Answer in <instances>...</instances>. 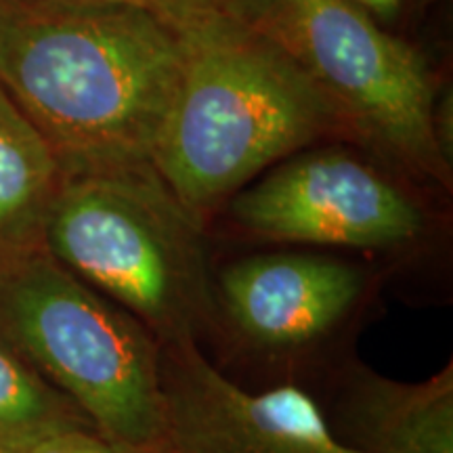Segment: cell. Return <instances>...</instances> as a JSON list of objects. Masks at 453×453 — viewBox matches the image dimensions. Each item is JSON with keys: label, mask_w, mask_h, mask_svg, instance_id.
I'll return each mask as SVG.
<instances>
[{"label": "cell", "mask_w": 453, "mask_h": 453, "mask_svg": "<svg viewBox=\"0 0 453 453\" xmlns=\"http://www.w3.org/2000/svg\"><path fill=\"white\" fill-rule=\"evenodd\" d=\"M179 26L101 0H0V87L61 173L151 164L180 72Z\"/></svg>", "instance_id": "6da1fadb"}, {"label": "cell", "mask_w": 453, "mask_h": 453, "mask_svg": "<svg viewBox=\"0 0 453 453\" xmlns=\"http://www.w3.org/2000/svg\"><path fill=\"white\" fill-rule=\"evenodd\" d=\"M179 30V81L151 166L203 223L273 164L349 133L307 73L226 9Z\"/></svg>", "instance_id": "7a4b0ae2"}, {"label": "cell", "mask_w": 453, "mask_h": 453, "mask_svg": "<svg viewBox=\"0 0 453 453\" xmlns=\"http://www.w3.org/2000/svg\"><path fill=\"white\" fill-rule=\"evenodd\" d=\"M42 246L137 317L160 347H203L214 277L208 223L151 164L64 174Z\"/></svg>", "instance_id": "3957f363"}, {"label": "cell", "mask_w": 453, "mask_h": 453, "mask_svg": "<svg viewBox=\"0 0 453 453\" xmlns=\"http://www.w3.org/2000/svg\"><path fill=\"white\" fill-rule=\"evenodd\" d=\"M384 273L365 260L286 246L214 263L212 321L202 353L243 388L317 396L357 355Z\"/></svg>", "instance_id": "277c9868"}, {"label": "cell", "mask_w": 453, "mask_h": 453, "mask_svg": "<svg viewBox=\"0 0 453 453\" xmlns=\"http://www.w3.org/2000/svg\"><path fill=\"white\" fill-rule=\"evenodd\" d=\"M0 336L101 434L166 453L160 342L44 246L0 260Z\"/></svg>", "instance_id": "5b68a950"}, {"label": "cell", "mask_w": 453, "mask_h": 453, "mask_svg": "<svg viewBox=\"0 0 453 453\" xmlns=\"http://www.w3.org/2000/svg\"><path fill=\"white\" fill-rule=\"evenodd\" d=\"M336 107L349 133L418 185L451 189V157L434 128L426 57L349 0H231Z\"/></svg>", "instance_id": "8992f818"}, {"label": "cell", "mask_w": 453, "mask_h": 453, "mask_svg": "<svg viewBox=\"0 0 453 453\" xmlns=\"http://www.w3.org/2000/svg\"><path fill=\"white\" fill-rule=\"evenodd\" d=\"M220 212L254 242L395 260L422 252L437 226L413 187L336 147L286 157Z\"/></svg>", "instance_id": "52a82bcc"}, {"label": "cell", "mask_w": 453, "mask_h": 453, "mask_svg": "<svg viewBox=\"0 0 453 453\" xmlns=\"http://www.w3.org/2000/svg\"><path fill=\"white\" fill-rule=\"evenodd\" d=\"M162 390L166 453H359L307 390L243 388L197 347H162Z\"/></svg>", "instance_id": "ba28073f"}, {"label": "cell", "mask_w": 453, "mask_h": 453, "mask_svg": "<svg viewBox=\"0 0 453 453\" xmlns=\"http://www.w3.org/2000/svg\"><path fill=\"white\" fill-rule=\"evenodd\" d=\"M340 443L359 453H453V364L403 382L355 357L315 396Z\"/></svg>", "instance_id": "9c48e42d"}, {"label": "cell", "mask_w": 453, "mask_h": 453, "mask_svg": "<svg viewBox=\"0 0 453 453\" xmlns=\"http://www.w3.org/2000/svg\"><path fill=\"white\" fill-rule=\"evenodd\" d=\"M61 180L49 141L0 87V260L42 246Z\"/></svg>", "instance_id": "30bf717a"}, {"label": "cell", "mask_w": 453, "mask_h": 453, "mask_svg": "<svg viewBox=\"0 0 453 453\" xmlns=\"http://www.w3.org/2000/svg\"><path fill=\"white\" fill-rule=\"evenodd\" d=\"M70 428L95 426L0 336V453Z\"/></svg>", "instance_id": "8fae6325"}, {"label": "cell", "mask_w": 453, "mask_h": 453, "mask_svg": "<svg viewBox=\"0 0 453 453\" xmlns=\"http://www.w3.org/2000/svg\"><path fill=\"white\" fill-rule=\"evenodd\" d=\"M13 453H162L139 449V447L120 443L105 434H101L97 428H70L50 433L47 437L36 439L34 443L21 447Z\"/></svg>", "instance_id": "7c38bea8"}, {"label": "cell", "mask_w": 453, "mask_h": 453, "mask_svg": "<svg viewBox=\"0 0 453 453\" xmlns=\"http://www.w3.org/2000/svg\"><path fill=\"white\" fill-rule=\"evenodd\" d=\"M101 3L128 4V7L150 11L174 26H183L203 15L225 11L231 0H101Z\"/></svg>", "instance_id": "4fadbf2b"}, {"label": "cell", "mask_w": 453, "mask_h": 453, "mask_svg": "<svg viewBox=\"0 0 453 453\" xmlns=\"http://www.w3.org/2000/svg\"><path fill=\"white\" fill-rule=\"evenodd\" d=\"M349 3L376 17L382 26H395L396 21L410 17L413 11L420 9L428 0H349Z\"/></svg>", "instance_id": "5bb4252c"}]
</instances>
